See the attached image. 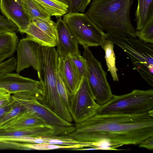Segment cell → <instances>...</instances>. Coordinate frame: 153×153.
<instances>
[{"instance_id": "obj_1", "label": "cell", "mask_w": 153, "mask_h": 153, "mask_svg": "<svg viewBox=\"0 0 153 153\" xmlns=\"http://www.w3.org/2000/svg\"><path fill=\"white\" fill-rule=\"evenodd\" d=\"M76 141L97 150H119L124 145H138L153 136V114H96L75 124L69 134Z\"/></svg>"}, {"instance_id": "obj_2", "label": "cell", "mask_w": 153, "mask_h": 153, "mask_svg": "<svg viewBox=\"0 0 153 153\" xmlns=\"http://www.w3.org/2000/svg\"><path fill=\"white\" fill-rule=\"evenodd\" d=\"M134 0H93L85 14L100 29L136 38L130 10Z\"/></svg>"}, {"instance_id": "obj_3", "label": "cell", "mask_w": 153, "mask_h": 153, "mask_svg": "<svg viewBox=\"0 0 153 153\" xmlns=\"http://www.w3.org/2000/svg\"><path fill=\"white\" fill-rule=\"evenodd\" d=\"M59 56L54 47L42 46L37 71L43 96L42 102L60 117L70 122L72 118L60 97L56 85Z\"/></svg>"}, {"instance_id": "obj_4", "label": "cell", "mask_w": 153, "mask_h": 153, "mask_svg": "<svg viewBox=\"0 0 153 153\" xmlns=\"http://www.w3.org/2000/svg\"><path fill=\"white\" fill-rule=\"evenodd\" d=\"M106 39L121 48L130 57L134 67L143 79L153 87V45L136 38L107 32Z\"/></svg>"}, {"instance_id": "obj_5", "label": "cell", "mask_w": 153, "mask_h": 153, "mask_svg": "<svg viewBox=\"0 0 153 153\" xmlns=\"http://www.w3.org/2000/svg\"><path fill=\"white\" fill-rule=\"evenodd\" d=\"M153 110V90L134 89L121 95H113L107 103L100 105L97 114H137Z\"/></svg>"}, {"instance_id": "obj_6", "label": "cell", "mask_w": 153, "mask_h": 153, "mask_svg": "<svg viewBox=\"0 0 153 153\" xmlns=\"http://www.w3.org/2000/svg\"><path fill=\"white\" fill-rule=\"evenodd\" d=\"M63 16L67 27L84 48L101 45L106 39L105 33L85 13L68 12Z\"/></svg>"}, {"instance_id": "obj_7", "label": "cell", "mask_w": 153, "mask_h": 153, "mask_svg": "<svg viewBox=\"0 0 153 153\" xmlns=\"http://www.w3.org/2000/svg\"><path fill=\"white\" fill-rule=\"evenodd\" d=\"M100 106L95 101L88 78L82 77L78 88L69 98L68 108L73 121L78 123L92 117Z\"/></svg>"}, {"instance_id": "obj_8", "label": "cell", "mask_w": 153, "mask_h": 153, "mask_svg": "<svg viewBox=\"0 0 153 153\" xmlns=\"http://www.w3.org/2000/svg\"><path fill=\"white\" fill-rule=\"evenodd\" d=\"M83 56L85 59L89 72L88 79L95 101L102 105L112 98L113 94L100 62L94 56L88 48H85Z\"/></svg>"}, {"instance_id": "obj_9", "label": "cell", "mask_w": 153, "mask_h": 153, "mask_svg": "<svg viewBox=\"0 0 153 153\" xmlns=\"http://www.w3.org/2000/svg\"><path fill=\"white\" fill-rule=\"evenodd\" d=\"M42 96L28 92H20L13 94L11 99L23 106L42 119L46 123L56 126H73L60 117L41 100Z\"/></svg>"}, {"instance_id": "obj_10", "label": "cell", "mask_w": 153, "mask_h": 153, "mask_svg": "<svg viewBox=\"0 0 153 153\" xmlns=\"http://www.w3.org/2000/svg\"><path fill=\"white\" fill-rule=\"evenodd\" d=\"M25 33L42 46L54 47L57 44L56 23L51 18L34 19Z\"/></svg>"}, {"instance_id": "obj_11", "label": "cell", "mask_w": 153, "mask_h": 153, "mask_svg": "<svg viewBox=\"0 0 153 153\" xmlns=\"http://www.w3.org/2000/svg\"><path fill=\"white\" fill-rule=\"evenodd\" d=\"M42 47L28 36L18 41L16 48L17 53L16 71L18 74L30 66L38 71Z\"/></svg>"}, {"instance_id": "obj_12", "label": "cell", "mask_w": 153, "mask_h": 153, "mask_svg": "<svg viewBox=\"0 0 153 153\" xmlns=\"http://www.w3.org/2000/svg\"><path fill=\"white\" fill-rule=\"evenodd\" d=\"M0 88L11 94L28 92L39 95L43 97V93L40 81L23 77L17 74H4L0 76Z\"/></svg>"}, {"instance_id": "obj_13", "label": "cell", "mask_w": 153, "mask_h": 153, "mask_svg": "<svg viewBox=\"0 0 153 153\" xmlns=\"http://www.w3.org/2000/svg\"><path fill=\"white\" fill-rule=\"evenodd\" d=\"M57 43V51L59 57L80 53L76 39L61 18L56 22Z\"/></svg>"}, {"instance_id": "obj_14", "label": "cell", "mask_w": 153, "mask_h": 153, "mask_svg": "<svg viewBox=\"0 0 153 153\" xmlns=\"http://www.w3.org/2000/svg\"><path fill=\"white\" fill-rule=\"evenodd\" d=\"M58 68L61 78L71 96L78 88L82 77L69 55L65 57H59Z\"/></svg>"}, {"instance_id": "obj_15", "label": "cell", "mask_w": 153, "mask_h": 153, "mask_svg": "<svg viewBox=\"0 0 153 153\" xmlns=\"http://www.w3.org/2000/svg\"><path fill=\"white\" fill-rule=\"evenodd\" d=\"M0 10L4 16L18 26L19 32L25 33L30 22L23 11L20 0H0Z\"/></svg>"}, {"instance_id": "obj_16", "label": "cell", "mask_w": 153, "mask_h": 153, "mask_svg": "<svg viewBox=\"0 0 153 153\" xmlns=\"http://www.w3.org/2000/svg\"><path fill=\"white\" fill-rule=\"evenodd\" d=\"M58 126L45 124L13 129L0 130V135L51 137L59 134Z\"/></svg>"}, {"instance_id": "obj_17", "label": "cell", "mask_w": 153, "mask_h": 153, "mask_svg": "<svg viewBox=\"0 0 153 153\" xmlns=\"http://www.w3.org/2000/svg\"><path fill=\"white\" fill-rule=\"evenodd\" d=\"M45 124H47L42 119L26 110L0 126V130L13 129Z\"/></svg>"}, {"instance_id": "obj_18", "label": "cell", "mask_w": 153, "mask_h": 153, "mask_svg": "<svg viewBox=\"0 0 153 153\" xmlns=\"http://www.w3.org/2000/svg\"><path fill=\"white\" fill-rule=\"evenodd\" d=\"M137 30L144 28L149 20L153 18V0H137V6L135 14Z\"/></svg>"}, {"instance_id": "obj_19", "label": "cell", "mask_w": 153, "mask_h": 153, "mask_svg": "<svg viewBox=\"0 0 153 153\" xmlns=\"http://www.w3.org/2000/svg\"><path fill=\"white\" fill-rule=\"evenodd\" d=\"M18 42L16 33H0V64L6 59L12 56L16 50Z\"/></svg>"}, {"instance_id": "obj_20", "label": "cell", "mask_w": 153, "mask_h": 153, "mask_svg": "<svg viewBox=\"0 0 153 153\" xmlns=\"http://www.w3.org/2000/svg\"><path fill=\"white\" fill-rule=\"evenodd\" d=\"M51 16L60 17L68 12V4L59 0H33Z\"/></svg>"}, {"instance_id": "obj_21", "label": "cell", "mask_w": 153, "mask_h": 153, "mask_svg": "<svg viewBox=\"0 0 153 153\" xmlns=\"http://www.w3.org/2000/svg\"><path fill=\"white\" fill-rule=\"evenodd\" d=\"M23 11L29 20L37 17L50 18L51 16L33 0H20Z\"/></svg>"}, {"instance_id": "obj_22", "label": "cell", "mask_w": 153, "mask_h": 153, "mask_svg": "<svg viewBox=\"0 0 153 153\" xmlns=\"http://www.w3.org/2000/svg\"><path fill=\"white\" fill-rule=\"evenodd\" d=\"M114 43L110 40L106 39L101 45L105 52V58L108 71L111 74L114 81L119 82L118 71L116 66L115 56L114 51Z\"/></svg>"}, {"instance_id": "obj_23", "label": "cell", "mask_w": 153, "mask_h": 153, "mask_svg": "<svg viewBox=\"0 0 153 153\" xmlns=\"http://www.w3.org/2000/svg\"><path fill=\"white\" fill-rule=\"evenodd\" d=\"M28 147L30 150H46L58 149H74L82 148L79 145H62L45 143H29Z\"/></svg>"}, {"instance_id": "obj_24", "label": "cell", "mask_w": 153, "mask_h": 153, "mask_svg": "<svg viewBox=\"0 0 153 153\" xmlns=\"http://www.w3.org/2000/svg\"><path fill=\"white\" fill-rule=\"evenodd\" d=\"M139 39L146 43H153V18L150 19L145 27L139 31H136Z\"/></svg>"}, {"instance_id": "obj_25", "label": "cell", "mask_w": 153, "mask_h": 153, "mask_svg": "<svg viewBox=\"0 0 153 153\" xmlns=\"http://www.w3.org/2000/svg\"><path fill=\"white\" fill-rule=\"evenodd\" d=\"M69 55L81 76L88 78L89 75L88 67L85 58L80 53Z\"/></svg>"}, {"instance_id": "obj_26", "label": "cell", "mask_w": 153, "mask_h": 153, "mask_svg": "<svg viewBox=\"0 0 153 153\" xmlns=\"http://www.w3.org/2000/svg\"><path fill=\"white\" fill-rule=\"evenodd\" d=\"M25 110L23 106L14 101L10 110L0 120V126Z\"/></svg>"}, {"instance_id": "obj_27", "label": "cell", "mask_w": 153, "mask_h": 153, "mask_svg": "<svg viewBox=\"0 0 153 153\" xmlns=\"http://www.w3.org/2000/svg\"><path fill=\"white\" fill-rule=\"evenodd\" d=\"M57 88L58 93L63 101L68 108L69 100L71 96L61 78L58 70L57 73Z\"/></svg>"}, {"instance_id": "obj_28", "label": "cell", "mask_w": 153, "mask_h": 153, "mask_svg": "<svg viewBox=\"0 0 153 153\" xmlns=\"http://www.w3.org/2000/svg\"><path fill=\"white\" fill-rule=\"evenodd\" d=\"M18 31L19 28L14 23L0 14V33L5 32L16 33Z\"/></svg>"}, {"instance_id": "obj_29", "label": "cell", "mask_w": 153, "mask_h": 153, "mask_svg": "<svg viewBox=\"0 0 153 153\" xmlns=\"http://www.w3.org/2000/svg\"><path fill=\"white\" fill-rule=\"evenodd\" d=\"M91 0H70L68 12L83 13L90 2Z\"/></svg>"}, {"instance_id": "obj_30", "label": "cell", "mask_w": 153, "mask_h": 153, "mask_svg": "<svg viewBox=\"0 0 153 153\" xmlns=\"http://www.w3.org/2000/svg\"><path fill=\"white\" fill-rule=\"evenodd\" d=\"M17 60L12 57L0 64V76L7 73H11L16 70Z\"/></svg>"}, {"instance_id": "obj_31", "label": "cell", "mask_w": 153, "mask_h": 153, "mask_svg": "<svg viewBox=\"0 0 153 153\" xmlns=\"http://www.w3.org/2000/svg\"><path fill=\"white\" fill-rule=\"evenodd\" d=\"M11 100V94L6 90L0 88V107L10 102Z\"/></svg>"}, {"instance_id": "obj_32", "label": "cell", "mask_w": 153, "mask_h": 153, "mask_svg": "<svg viewBox=\"0 0 153 153\" xmlns=\"http://www.w3.org/2000/svg\"><path fill=\"white\" fill-rule=\"evenodd\" d=\"M139 147L152 150L153 149V136L145 139L139 144Z\"/></svg>"}, {"instance_id": "obj_33", "label": "cell", "mask_w": 153, "mask_h": 153, "mask_svg": "<svg viewBox=\"0 0 153 153\" xmlns=\"http://www.w3.org/2000/svg\"><path fill=\"white\" fill-rule=\"evenodd\" d=\"M14 102L12 99L10 102L0 107V120L10 110Z\"/></svg>"}, {"instance_id": "obj_34", "label": "cell", "mask_w": 153, "mask_h": 153, "mask_svg": "<svg viewBox=\"0 0 153 153\" xmlns=\"http://www.w3.org/2000/svg\"><path fill=\"white\" fill-rule=\"evenodd\" d=\"M62 2L66 3L68 4L70 0H59Z\"/></svg>"}, {"instance_id": "obj_35", "label": "cell", "mask_w": 153, "mask_h": 153, "mask_svg": "<svg viewBox=\"0 0 153 153\" xmlns=\"http://www.w3.org/2000/svg\"></svg>"}, {"instance_id": "obj_36", "label": "cell", "mask_w": 153, "mask_h": 153, "mask_svg": "<svg viewBox=\"0 0 153 153\" xmlns=\"http://www.w3.org/2000/svg\"></svg>"}]
</instances>
